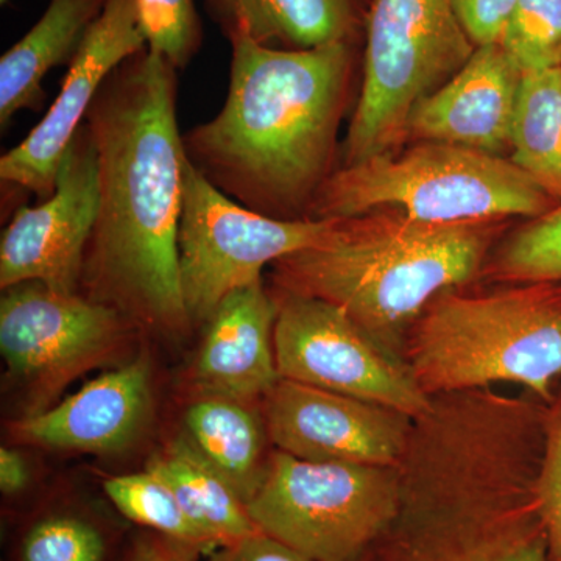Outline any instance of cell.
I'll list each match as a JSON object with an SVG mask.
<instances>
[{
	"label": "cell",
	"instance_id": "cell-1",
	"mask_svg": "<svg viewBox=\"0 0 561 561\" xmlns=\"http://www.w3.org/2000/svg\"><path fill=\"white\" fill-rule=\"evenodd\" d=\"M176 72L147 47L111 73L84 119L98 153L99 210L81 295L162 332L192 324L179 265L187 154Z\"/></svg>",
	"mask_w": 561,
	"mask_h": 561
},
{
	"label": "cell",
	"instance_id": "cell-2",
	"mask_svg": "<svg viewBox=\"0 0 561 561\" xmlns=\"http://www.w3.org/2000/svg\"><path fill=\"white\" fill-rule=\"evenodd\" d=\"M230 84L214 119L184 133L187 158L231 201L309 219L334 165L348 95L350 43L287 50L232 35Z\"/></svg>",
	"mask_w": 561,
	"mask_h": 561
},
{
	"label": "cell",
	"instance_id": "cell-3",
	"mask_svg": "<svg viewBox=\"0 0 561 561\" xmlns=\"http://www.w3.org/2000/svg\"><path fill=\"white\" fill-rule=\"evenodd\" d=\"M332 220L319 243L273 264L275 290L331 302L402 360L413 323L442 291L478 275L500 228L389 209Z\"/></svg>",
	"mask_w": 561,
	"mask_h": 561
},
{
	"label": "cell",
	"instance_id": "cell-4",
	"mask_svg": "<svg viewBox=\"0 0 561 561\" xmlns=\"http://www.w3.org/2000/svg\"><path fill=\"white\" fill-rule=\"evenodd\" d=\"M402 357L431 398L507 382L551 400L561 376V284L442 291L408 332Z\"/></svg>",
	"mask_w": 561,
	"mask_h": 561
},
{
	"label": "cell",
	"instance_id": "cell-5",
	"mask_svg": "<svg viewBox=\"0 0 561 561\" xmlns=\"http://www.w3.org/2000/svg\"><path fill=\"white\" fill-rule=\"evenodd\" d=\"M549 195L511 160L438 140L341 165L321 186L309 219L398 210L427 224L538 217Z\"/></svg>",
	"mask_w": 561,
	"mask_h": 561
},
{
	"label": "cell",
	"instance_id": "cell-6",
	"mask_svg": "<svg viewBox=\"0 0 561 561\" xmlns=\"http://www.w3.org/2000/svg\"><path fill=\"white\" fill-rule=\"evenodd\" d=\"M476 47L454 0H371L364 80L342 165L393 153L416 105L459 72Z\"/></svg>",
	"mask_w": 561,
	"mask_h": 561
},
{
	"label": "cell",
	"instance_id": "cell-7",
	"mask_svg": "<svg viewBox=\"0 0 561 561\" xmlns=\"http://www.w3.org/2000/svg\"><path fill=\"white\" fill-rule=\"evenodd\" d=\"M398 467L297 459L273 451L247 502L257 529L316 561H359L400 513Z\"/></svg>",
	"mask_w": 561,
	"mask_h": 561
},
{
	"label": "cell",
	"instance_id": "cell-8",
	"mask_svg": "<svg viewBox=\"0 0 561 561\" xmlns=\"http://www.w3.org/2000/svg\"><path fill=\"white\" fill-rule=\"evenodd\" d=\"M359 561H549L534 485L412 483Z\"/></svg>",
	"mask_w": 561,
	"mask_h": 561
},
{
	"label": "cell",
	"instance_id": "cell-9",
	"mask_svg": "<svg viewBox=\"0 0 561 561\" xmlns=\"http://www.w3.org/2000/svg\"><path fill=\"white\" fill-rule=\"evenodd\" d=\"M332 221L254 213L217 190L187 158L179 265L191 323H206L232 291L260 283L267 265L319 243Z\"/></svg>",
	"mask_w": 561,
	"mask_h": 561
},
{
	"label": "cell",
	"instance_id": "cell-10",
	"mask_svg": "<svg viewBox=\"0 0 561 561\" xmlns=\"http://www.w3.org/2000/svg\"><path fill=\"white\" fill-rule=\"evenodd\" d=\"M135 321L80 291L65 294L43 283L3 290L0 351L11 381L24 391L28 412H43L83 373L122 348Z\"/></svg>",
	"mask_w": 561,
	"mask_h": 561
},
{
	"label": "cell",
	"instance_id": "cell-11",
	"mask_svg": "<svg viewBox=\"0 0 561 561\" xmlns=\"http://www.w3.org/2000/svg\"><path fill=\"white\" fill-rule=\"evenodd\" d=\"M275 343L280 379L376 402L412 416L434 398L420 389L408 364L379 345L331 302L275 290Z\"/></svg>",
	"mask_w": 561,
	"mask_h": 561
},
{
	"label": "cell",
	"instance_id": "cell-12",
	"mask_svg": "<svg viewBox=\"0 0 561 561\" xmlns=\"http://www.w3.org/2000/svg\"><path fill=\"white\" fill-rule=\"evenodd\" d=\"M98 210V153L83 124L62 154L54 194L38 206L18 208L3 231L2 290L33 280L77 294Z\"/></svg>",
	"mask_w": 561,
	"mask_h": 561
},
{
	"label": "cell",
	"instance_id": "cell-13",
	"mask_svg": "<svg viewBox=\"0 0 561 561\" xmlns=\"http://www.w3.org/2000/svg\"><path fill=\"white\" fill-rule=\"evenodd\" d=\"M268 440L297 459L398 467L415 420L376 402L279 379L264 398Z\"/></svg>",
	"mask_w": 561,
	"mask_h": 561
},
{
	"label": "cell",
	"instance_id": "cell-14",
	"mask_svg": "<svg viewBox=\"0 0 561 561\" xmlns=\"http://www.w3.org/2000/svg\"><path fill=\"white\" fill-rule=\"evenodd\" d=\"M147 49L136 0H106L99 20L69 62L57 99L20 146L0 158V180L46 201L55 192L58 168L88 111L122 62Z\"/></svg>",
	"mask_w": 561,
	"mask_h": 561
},
{
	"label": "cell",
	"instance_id": "cell-15",
	"mask_svg": "<svg viewBox=\"0 0 561 561\" xmlns=\"http://www.w3.org/2000/svg\"><path fill=\"white\" fill-rule=\"evenodd\" d=\"M150 413V360L140 354L54 408L14 421L10 435L22 445L58 451L117 453L139 437Z\"/></svg>",
	"mask_w": 561,
	"mask_h": 561
},
{
	"label": "cell",
	"instance_id": "cell-16",
	"mask_svg": "<svg viewBox=\"0 0 561 561\" xmlns=\"http://www.w3.org/2000/svg\"><path fill=\"white\" fill-rule=\"evenodd\" d=\"M523 70L500 44L472 51L459 72L413 110L409 136L500 154L511 150Z\"/></svg>",
	"mask_w": 561,
	"mask_h": 561
},
{
	"label": "cell",
	"instance_id": "cell-17",
	"mask_svg": "<svg viewBox=\"0 0 561 561\" xmlns=\"http://www.w3.org/2000/svg\"><path fill=\"white\" fill-rule=\"evenodd\" d=\"M278 300L264 280L232 291L206 321L194 367L201 393L254 402L279 381L275 334Z\"/></svg>",
	"mask_w": 561,
	"mask_h": 561
},
{
	"label": "cell",
	"instance_id": "cell-18",
	"mask_svg": "<svg viewBox=\"0 0 561 561\" xmlns=\"http://www.w3.org/2000/svg\"><path fill=\"white\" fill-rule=\"evenodd\" d=\"M106 0H50L46 13L0 58V125L46 102L43 81L57 66L69 65L99 20Z\"/></svg>",
	"mask_w": 561,
	"mask_h": 561
},
{
	"label": "cell",
	"instance_id": "cell-19",
	"mask_svg": "<svg viewBox=\"0 0 561 561\" xmlns=\"http://www.w3.org/2000/svg\"><path fill=\"white\" fill-rule=\"evenodd\" d=\"M227 38L243 35L273 49L350 43L356 0H203Z\"/></svg>",
	"mask_w": 561,
	"mask_h": 561
},
{
	"label": "cell",
	"instance_id": "cell-20",
	"mask_svg": "<svg viewBox=\"0 0 561 561\" xmlns=\"http://www.w3.org/2000/svg\"><path fill=\"white\" fill-rule=\"evenodd\" d=\"M186 440L243 502L260 489L267 467L264 413L254 402L201 393L184 415Z\"/></svg>",
	"mask_w": 561,
	"mask_h": 561
},
{
	"label": "cell",
	"instance_id": "cell-21",
	"mask_svg": "<svg viewBox=\"0 0 561 561\" xmlns=\"http://www.w3.org/2000/svg\"><path fill=\"white\" fill-rule=\"evenodd\" d=\"M147 468L158 472L171 485L191 522L216 549L260 530L251 519L245 502L186 438L154 454Z\"/></svg>",
	"mask_w": 561,
	"mask_h": 561
},
{
	"label": "cell",
	"instance_id": "cell-22",
	"mask_svg": "<svg viewBox=\"0 0 561 561\" xmlns=\"http://www.w3.org/2000/svg\"><path fill=\"white\" fill-rule=\"evenodd\" d=\"M511 151L516 168L561 198V68L523 73Z\"/></svg>",
	"mask_w": 561,
	"mask_h": 561
},
{
	"label": "cell",
	"instance_id": "cell-23",
	"mask_svg": "<svg viewBox=\"0 0 561 561\" xmlns=\"http://www.w3.org/2000/svg\"><path fill=\"white\" fill-rule=\"evenodd\" d=\"M116 545L117 531L101 516L87 508L50 507L22 526L11 561H119Z\"/></svg>",
	"mask_w": 561,
	"mask_h": 561
},
{
	"label": "cell",
	"instance_id": "cell-24",
	"mask_svg": "<svg viewBox=\"0 0 561 561\" xmlns=\"http://www.w3.org/2000/svg\"><path fill=\"white\" fill-rule=\"evenodd\" d=\"M103 491L122 518L140 529L190 546L198 552H213L216 546L191 522L171 485L149 470L117 476L103 483Z\"/></svg>",
	"mask_w": 561,
	"mask_h": 561
},
{
	"label": "cell",
	"instance_id": "cell-25",
	"mask_svg": "<svg viewBox=\"0 0 561 561\" xmlns=\"http://www.w3.org/2000/svg\"><path fill=\"white\" fill-rule=\"evenodd\" d=\"M485 272L502 283L561 284V205L502 243Z\"/></svg>",
	"mask_w": 561,
	"mask_h": 561
},
{
	"label": "cell",
	"instance_id": "cell-26",
	"mask_svg": "<svg viewBox=\"0 0 561 561\" xmlns=\"http://www.w3.org/2000/svg\"><path fill=\"white\" fill-rule=\"evenodd\" d=\"M500 46L523 73L561 68V0H518Z\"/></svg>",
	"mask_w": 561,
	"mask_h": 561
},
{
	"label": "cell",
	"instance_id": "cell-27",
	"mask_svg": "<svg viewBox=\"0 0 561 561\" xmlns=\"http://www.w3.org/2000/svg\"><path fill=\"white\" fill-rule=\"evenodd\" d=\"M147 47L181 70L194 60L203 41L195 0H136Z\"/></svg>",
	"mask_w": 561,
	"mask_h": 561
},
{
	"label": "cell",
	"instance_id": "cell-28",
	"mask_svg": "<svg viewBox=\"0 0 561 561\" xmlns=\"http://www.w3.org/2000/svg\"><path fill=\"white\" fill-rule=\"evenodd\" d=\"M549 561H561V397L549 412L545 426V448L535 478Z\"/></svg>",
	"mask_w": 561,
	"mask_h": 561
},
{
	"label": "cell",
	"instance_id": "cell-29",
	"mask_svg": "<svg viewBox=\"0 0 561 561\" xmlns=\"http://www.w3.org/2000/svg\"><path fill=\"white\" fill-rule=\"evenodd\" d=\"M518 0H454L457 16L476 46L500 44Z\"/></svg>",
	"mask_w": 561,
	"mask_h": 561
},
{
	"label": "cell",
	"instance_id": "cell-30",
	"mask_svg": "<svg viewBox=\"0 0 561 561\" xmlns=\"http://www.w3.org/2000/svg\"><path fill=\"white\" fill-rule=\"evenodd\" d=\"M208 561H316L286 542L257 530L249 537L220 546L209 552Z\"/></svg>",
	"mask_w": 561,
	"mask_h": 561
},
{
	"label": "cell",
	"instance_id": "cell-31",
	"mask_svg": "<svg viewBox=\"0 0 561 561\" xmlns=\"http://www.w3.org/2000/svg\"><path fill=\"white\" fill-rule=\"evenodd\" d=\"M201 552L144 530L131 538L119 561H198Z\"/></svg>",
	"mask_w": 561,
	"mask_h": 561
},
{
	"label": "cell",
	"instance_id": "cell-32",
	"mask_svg": "<svg viewBox=\"0 0 561 561\" xmlns=\"http://www.w3.org/2000/svg\"><path fill=\"white\" fill-rule=\"evenodd\" d=\"M28 470L24 457L16 449H0V490L3 496L16 497L28 486Z\"/></svg>",
	"mask_w": 561,
	"mask_h": 561
},
{
	"label": "cell",
	"instance_id": "cell-33",
	"mask_svg": "<svg viewBox=\"0 0 561 561\" xmlns=\"http://www.w3.org/2000/svg\"><path fill=\"white\" fill-rule=\"evenodd\" d=\"M10 0H0V3H2V5H5V3H9Z\"/></svg>",
	"mask_w": 561,
	"mask_h": 561
}]
</instances>
